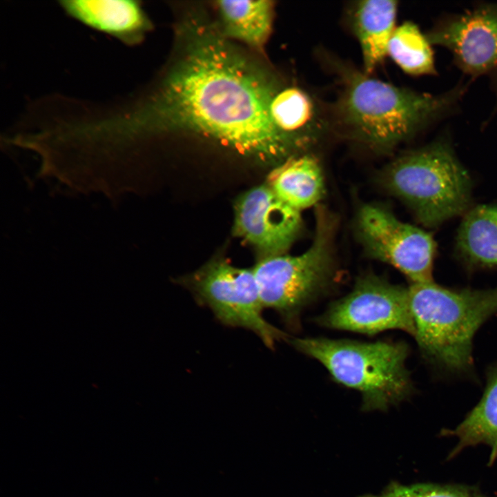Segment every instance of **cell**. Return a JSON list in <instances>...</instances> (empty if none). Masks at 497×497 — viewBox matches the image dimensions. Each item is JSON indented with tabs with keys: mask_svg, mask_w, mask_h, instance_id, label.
Returning a JSON list of instances; mask_svg holds the SVG:
<instances>
[{
	"mask_svg": "<svg viewBox=\"0 0 497 497\" xmlns=\"http://www.w3.org/2000/svg\"><path fill=\"white\" fill-rule=\"evenodd\" d=\"M335 68L341 90L335 124L349 139L375 152L391 151L445 115L461 94L459 88L436 95L421 93L345 64Z\"/></svg>",
	"mask_w": 497,
	"mask_h": 497,
	"instance_id": "7a4b0ae2",
	"label": "cell"
},
{
	"mask_svg": "<svg viewBox=\"0 0 497 497\" xmlns=\"http://www.w3.org/2000/svg\"><path fill=\"white\" fill-rule=\"evenodd\" d=\"M270 179L269 186L276 196L299 212L316 204L324 193L320 166L309 154L289 157Z\"/></svg>",
	"mask_w": 497,
	"mask_h": 497,
	"instance_id": "9a60e30c",
	"label": "cell"
},
{
	"mask_svg": "<svg viewBox=\"0 0 497 497\" xmlns=\"http://www.w3.org/2000/svg\"><path fill=\"white\" fill-rule=\"evenodd\" d=\"M217 3L226 35L255 48L264 44L272 26V1H219Z\"/></svg>",
	"mask_w": 497,
	"mask_h": 497,
	"instance_id": "e0dca14e",
	"label": "cell"
},
{
	"mask_svg": "<svg viewBox=\"0 0 497 497\" xmlns=\"http://www.w3.org/2000/svg\"><path fill=\"white\" fill-rule=\"evenodd\" d=\"M193 28L183 55L159 86L119 97V130L137 142L171 128L191 130L264 159L298 155L271 115L277 84L217 34Z\"/></svg>",
	"mask_w": 497,
	"mask_h": 497,
	"instance_id": "6da1fadb",
	"label": "cell"
},
{
	"mask_svg": "<svg viewBox=\"0 0 497 497\" xmlns=\"http://www.w3.org/2000/svg\"><path fill=\"white\" fill-rule=\"evenodd\" d=\"M408 291L414 338L425 357L452 372L469 370L473 338L497 313V288L456 291L431 282L412 283Z\"/></svg>",
	"mask_w": 497,
	"mask_h": 497,
	"instance_id": "3957f363",
	"label": "cell"
},
{
	"mask_svg": "<svg viewBox=\"0 0 497 497\" xmlns=\"http://www.w3.org/2000/svg\"><path fill=\"white\" fill-rule=\"evenodd\" d=\"M427 37L446 48L474 76L497 74V5H483L439 23Z\"/></svg>",
	"mask_w": 497,
	"mask_h": 497,
	"instance_id": "30bf717a",
	"label": "cell"
},
{
	"mask_svg": "<svg viewBox=\"0 0 497 497\" xmlns=\"http://www.w3.org/2000/svg\"><path fill=\"white\" fill-rule=\"evenodd\" d=\"M431 46L417 25L406 21L395 28L389 43L388 55L409 75H431L436 70Z\"/></svg>",
	"mask_w": 497,
	"mask_h": 497,
	"instance_id": "d6986e66",
	"label": "cell"
},
{
	"mask_svg": "<svg viewBox=\"0 0 497 497\" xmlns=\"http://www.w3.org/2000/svg\"><path fill=\"white\" fill-rule=\"evenodd\" d=\"M385 183L427 226L460 214L469 199V175L442 142L397 159L387 170Z\"/></svg>",
	"mask_w": 497,
	"mask_h": 497,
	"instance_id": "5b68a950",
	"label": "cell"
},
{
	"mask_svg": "<svg viewBox=\"0 0 497 497\" xmlns=\"http://www.w3.org/2000/svg\"><path fill=\"white\" fill-rule=\"evenodd\" d=\"M357 227L360 240L371 257L393 266L412 283L433 282L436 244L429 233L373 204L360 209Z\"/></svg>",
	"mask_w": 497,
	"mask_h": 497,
	"instance_id": "ba28073f",
	"label": "cell"
},
{
	"mask_svg": "<svg viewBox=\"0 0 497 497\" xmlns=\"http://www.w3.org/2000/svg\"><path fill=\"white\" fill-rule=\"evenodd\" d=\"M360 497H487L474 488L455 485L418 483L409 485L393 483L380 494Z\"/></svg>",
	"mask_w": 497,
	"mask_h": 497,
	"instance_id": "ffe728a7",
	"label": "cell"
},
{
	"mask_svg": "<svg viewBox=\"0 0 497 497\" xmlns=\"http://www.w3.org/2000/svg\"><path fill=\"white\" fill-rule=\"evenodd\" d=\"M320 322L331 329L368 335L400 329L414 336L416 331L408 288L373 275L359 279L353 291L333 304Z\"/></svg>",
	"mask_w": 497,
	"mask_h": 497,
	"instance_id": "9c48e42d",
	"label": "cell"
},
{
	"mask_svg": "<svg viewBox=\"0 0 497 497\" xmlns=\"http://www.w3.org/2000/svg\"><path fill=\"white\" fill-rule=\"evenodd\" d=\"M293 345L318 360L338 382L359 391L362 409L385 410L407 398L412 386L405 367L403 342H362L327 338H295Z\"/></svg>",
	"mask_w": 497,
	"mask_h": 497,
	"instance_id": "277c9868",
	"label": "cell"
},
{
	"mask_svg": "<svg viewBox=\"0 0 497 497\" xmlns=\"http://www.w3.org/2000/svg\"><path fill=\"white\" fill-rule=\"evenodd\" d=\"M301 228L300 212L280 200L270 186L251 189L236 204L235 233L268 256L283 254Z\"/></svg>",
	"mask_w": 497,
	"mask_h": 497,
	"instance_id": "8fae6325",
	"label": "cell"
},
{
	"mask_svg": "<svg viewBox=\"0 0 497 497\" xmlns=\"http://www.w3.org/2000/svg\"><path fill=\"white\" fill-rule=\"evenodd\" d=\"M272 119L298 154L315 144L327 122L313 97L304 89L289 86L278 90L270 106Z\"/></svg>",
	"mask_w": 497,
	"mask_h": 497,
	"instance_id": "4fadbf2b",
	"label": "cell"
},
{
	"mask_svg": "<svg viewBox=\"0 0 497 497\" xmlns=\"http://www.w3.org/2000/svg\"><path fill=\"white\" fill-rule=\"evenodd\" d=\"M316 215L314 240L306 251L267 255L252 269L263 308L276 311L287 322L325 285L331 273L333 221L320 208Z\"/></svg>",
	"mask_w": 497,
	"mask_h": 497,
	"instance_id": "8992f818",
	"label": "cell"
},
{
	"mask_svg": "<svg viewBox=\"0 0 497 497\" xmlns=\"http://www.w3.org/2000/svg\"><path fill=\"white\" fill-rule=\"evenodd\" d=\"M396 1H358L351 14V26L360 46L363 71L370 75L388 55V46L396 28Z\"/></svg>",
	"mask_w": 497,
	"mask_h": 497,
	"instance_id": "5bb4252c",
	"label": "cell"
},
{
	"mask_svg": "<svg viewBox=\"0 0 497 497\" xmlns=\"http://www.w3.org/2000/svg\"><path fill=\"white\" fill-rule=\"evenodd\" d=\"M457 244L469 262L497 266V207L483 205L470 211L458 230Z\"/></svg>",
	"mask_w": 497,
	"mask_h": 497,
	"instance_id": "ac0fdd59",
	"label": "cell"
},
{
	"mask_svg": "<svg viewBox=\"0 0 497 497\" xmlns=\"http://www.w3.org/2000/svg\"><path fill=\"white\" fill-rule=\"evenodd\" d=\"M66 15L126 46L139 44L151 23L136 0H59Z\"/></svg>",
	"mask_w": 497,
	"mask_h": 497,
	"instance_id": "7c38bea8",
	"label": "cell"
},
{
	"mask_svg": "<svg viewBox=\"0 0 497 497\" xmlns=\"http://www.w3.org/2000/svg\"><path fill=\"white\" fill-rule=\"evenodd\" d=\"M442 434L458 438L451 457L465 447L484 443L491 448L488 464L491 465L497 460V366L488 373L480 402L456 428L444 431Z\"/></svg>",
	"mask_w": 497,
	"mask_h": 497,
	"instance_id": "2e32d148",
	"label": "cell"
},
{
	"mask_svg": "<svg viewBox=\"0 0 497 497\" xmlns=\"http://www.w3.org/2000/svg\"><path fill=\"white\" fill-rule=\"evenodd\" d=\"M189 286L199 304L208 306L223 324L253 331L271 349L285 338L262 315L253 269L215 262L193 276Z\"/></svg>",
	"mask_w": 497,
	"mask_h": 497,
	"instance_id": "52a82bcc",
	"label": "cell"
}]
</instances>
